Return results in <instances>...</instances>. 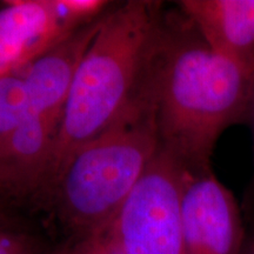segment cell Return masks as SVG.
Segmentation results:
<instances>
[{
	"mask_svg": "<svg viewBox=\"0 0 254 254\" xmlns=\"http://www.w3.org/2000/svg\"><path fill=\"white\" fill-rule=\"evenodd\" d=\"M253 71L209 47L182 12L165 13L141 93L159 147L187 170L209 168L222 132L246 119Z\"/></svg>",
	"mask_w": 254,
	"mask_h": 254,
	"instance_id": "1",
	"label": "cell"
},
{
	"mask_svg": "<svg viewBox=\"0 0 254 254\" xmlns=\"http://www.w3.org/2000/svg\"><path fill=\"white\" fill-rule=\"evenodd\" d=\"M164 15L160 2L147 0H131L106 12L64 106L43 196L66 159L112 125L138 97Z\"/></svg>",
	"mask_w": 254,
	"mask_h": 254,
	"instance_id": "2",
	"label": "cell"
},
{
	"mask_svg": "<svg viewBox=\"0 0 254 254\" xmlns=\"http://www.w3.org/2000/svg\"><path fill=\"white\" fill-rule=\"evenodd\" d=\"M158 150L153 113L139 92L112 125L66 159L46 195L81 239L114 220Z\"/></svg>",
	"mask_w": 254,
	"mask_h": 254,
	"instance_id": "3",
	"label": "cell"
},
{
	"mask_svg": "<svg viewBox=\"0 0 254 254\" xmlns=\"http://www.w3.org/2000/svg\"><path fill=\"white\" fill-rule=\"evenodd\" d=\"M186 170L159 147L138 184L111 222L125 254H186L182 194Z\"/></svg>",
	"mask_w": 254,
	"mask_h": 254,
	"instance_id": "4",
	"label": "cell"
},
{
	"mask_svg": "<svg viewBox=\"0 0 254 254\" xmlns=\"http://www.w3.org/2000/svg\"><path fill=\"white\" fill-rule=\"evenodd\" d=\"M182 226L186 254H243L245 249L237 200L211 167L186 170Z\"/></svg>",
	"mask_w": 254,
	"mask_h": 254,
	"instance_id": "5",
	"label": "cell"
},
{
	"mask_svg": "<svg viewBox=\"0 0 254 254\" xmlns=\"http://www.w3.org/2000/svg\"><path fill=\"white\" fill-rule=\"evenodd\" d=\"M105 14L72 32L19 72L26 85L32 111L56 132L75 73Z\"/></svg>",
	"mask_w": 254,
	"mask_h": 254,
	"instance_id": "6",
	"label": "cell"
},
{
	"mask_svg": "<svg viewBox=\"0 0 254 254\" xmlns=\"http://www.w3.org/2000/svg\"><path fill=\"white\" fill-rule=\"evenodd\" d=\"M78 28L66 23L55 0H13L0 7V77L18 73Z\"/></svg>",
	"mask_w": 254,
	"mask_h": 254,
	"instance_id": "7",
	"label": "cell"
},
{
	"mask_svg": "<svg viewBox=\"0 0 254 254\" xmlns=\"http://www.w3.org/2000/svg\"><path fill=\"white\" fill-rule=\"evenodd\" d=\"M180 12L214 52L254 69V0H182Z\"/></svg>",
	"mask_w": 254,
	"mask_h": 254,
	"instance_id": "8",
	"label": "cell"
},
{
	"mask_svg": "<svg viewBox=\"0 0 254 254\" xmlns=\"http://www.w3.org/2000/svg\"><path fill=\"white\" fill-rule=\"evenodd\" d=\"M56 129L33 111L0 146V190L43 196L49 178Z\"/></svg>",
	"mask_w": 254,
	"mask_h": 254,
	"instance_id": "9",
	"label": "cell"
},
{
	"mask_svg": "<svg viewBox=\"0 0 254 254\" xmlns=\"http://www.w3.org/2000/svg\"><path fill=\"white\" fill-rule=\"evenodd\" d=\"M32 107L20 73L0 77V146L23 124Z\"/></svg>",
	"mask_w": 254,
	"mask_h": 254,
	"instance_id": "10",
	"label": "cell"
},
{
	"mask_svg": "<svg viewBox=\"0 0 254 254\" xmlns=\"http://www.w3.org/2000/svg\"><path fill=\"white\" fill-rule=\"evenodd\" d=\"M69 252L71 254H125L116 239L111 224L79 239L78 243L69 249Z\"/></svg>",
	"mask_w": 254,
	"mask_h": 254,
	"instance_id": "11",
	"label": "cell"
},
{
	"mask_svg": "<svg viewBox=\"0 0 254 254\" xmlns=\"http://www.w3.org/2000/svg\"><path fill=\"white\" fill-rule=\"evenodd\" d=\"M0 254H38V249L30 237L0 227Z\"/></svg>",
	"mask_w": 254,
	"mask_h": 254,
	"instance_id": "12",
	"label": "cell"
},
{
	"mask_svg": "<svg viewBox=\"0 0 254 254\" xmlns=\"http://www.w3.org/2000/svg\"><path fill=\"white\" fill-rule=\"evenodd\" d=\"M245 120L250 124L251 128H252L253 139H254V69H253V74H252V84H251L249 107H247V113H246Z\"/></svg>",
	"mask_w": 254,
	"mask_h": 254,
	"instance_id": "13",
	"label": "cell"
},
{
	"mask_svg": "<svg viewBox=\"0 0 254 254\" xmlns=\"http://www.w3.org/2000/svg\"><path fill=\"white\" fill-rule=\"evenodd\" d=\"M243 254H254V239H253V241L250 244L249 246L244 249Z\"/></svg>",
	"mask_w": 254,
	"mask_h": 254,
	"instance_id": "14",
	"label": "cell"
},
{
	"mask_svg": "<svg viewBox=\"0 0 254 254\" xmlns=\"http://www.w3.org/2000/svg\"><path fill=\"white\" fill-rule=\"evenodd\" d=\"M62 254H71V252H69V250H68V251H65V252H63Z\"/></svg>",
	"mask_w": 254,
	"mask_h": 254,
	"instance_id": "15",
	"label": "cell"
}]
</instances>
